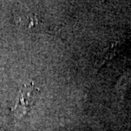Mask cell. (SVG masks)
<instances>
[{
  "instance_id": "6da1fadb",
  "label": "cell",
  "mask_w": 131,
  "mask_h": 131,
  "mask_svg": "<svg viewBox=\"0 0 131 131\" xmlns=\"http://www.w3.org/2000/svg\"><path fill=\"white\" fill-rule=\"evenodd\" d=\"M39 93V90L36 88L31 82L24 84L20 89L18 99L13 108V112L18 117L26 114L36 102Z\"/></svg>"
}]
</instances>
